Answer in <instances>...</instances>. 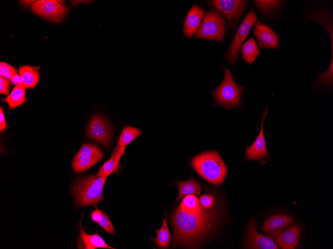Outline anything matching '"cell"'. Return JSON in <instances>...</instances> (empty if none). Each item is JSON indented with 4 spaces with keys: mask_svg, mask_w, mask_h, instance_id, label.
I'll list each match as a JSON object with an SVG mask.
<instances>
[{
    "mask_svg": "<svg viewBox=\"0 0 333 249\" xmlns=\"http://www.w3.org/2000/svg\"><path fill=\"white\" fill-rule=\"evenodd\" d=\"M209 209L192 214L176 209L172 218L173 246L194 245L208 233L216 221V212Z\"/></svg>",
    "mask_w": 333,
    "mask_h": 249,
    "instance_id": "6da1fadb",
    "label": "cell"
},
{
    "mask_svg": "<svg viewBox=\"0 0 333 249\" xmlns=\"http://www.w3.org/2000/svg\"><path fill=\"white\" fill-rule=\"evenodd\" d=\"M191 165L201 177L214 185L222 184L227 174V167L216 151H208L194 156Z\"/></svg>",
    "mask_w": 333,
    "mask_h": 249,
    "instance_id": "7a4b0ae2",
    "label": "cell"
},
{
    "mask_svg": "<svg viewBox=\"0 0 333 249\" xmlns=\"http://www.w3.org/2000/svg\"><path fill=\"white\" fill-rule=\"evenodd\" d=\"M108 177L92 175L76 180L72 187L76 205L79 207L95 205L103 200V189Z\"/></svg>",
    "mask_w": 333,
    "mask_h": 249,
    "instance_id": "3957f363",
    "label": "cell"
},
{
    "mask_svg": "<svg viewBox=\"0 0 333 249\" xmlns=\"http://www.w3.org/2000/svg\"><path fill=\"white\" fill-rule=\"evenodd\" d=\"M224 77L220 84L213 91L215 104L226 109L241 106V98L244 91L243 86L237 84L228 69L223 68Z\"/></svg>",
    "mask_w": 333,
    "mask_h": 249,
    "instance_id": "277c9868",
    "label": "cell"
},
{
    "mask_svg": "<svg viewBox=\"0 0 333 249\" xmlns=\"http://www.w3.org/2000/svg\"><path fill=\"white\" fill-rule=\"evenodd\" d=\"M227 30L226 22L217 11H208L195 34V38L222 42Z\"/></svg>",
    "mask_w": 333,
    "mask_h": 249,
    "instance_id": "5b68a950",
    "label": "cell"
},
{
    "mask_svg": "<svg viewBox=\"0 0 333 249\" xmlns=\"http://www.w3.org/2000/svg\"><path fill=\"white\" fill-rule=\"evenodd\" d=\"M257 20L256 12L252 9L240 25L225 55L226 60L231 65H233L236 61L242 43Z\"/></svg>",
    "mask_w": 333,
    "mask_h": 249,
    "instance_id": "8992f818",
    "label": "cell"
},
{
    "mask_svg": "<svg viewBox=\"0 0 333 249\" xmlns=\"http://www.w3.org/2000/svg\"><path fill=\"white\" fill-rule=\"evenodd\" d=\"M103 158L102 151L96 146L84 144L75 156L72 167L75 173H81L90 168Z\"/></svg>",
    "mask_w": 333,
    "mask_h": 249,
    "instance_id": "52a82bcc",
    "label": "cell"
},
{
    "mask_svg": "<svg viewBox=\"0 0 333 249\" xmlns=\"http://www.w3.org/2000/svg\"><path fill=\"white\" fill-rule=\"evenodd\" d=\"M247 1L241 0H215L211 1L210 3L226 17L231 30L235 27L243 14Z\"/></svg>",
    "mask_w": 333,
    "mask_h": 249,
    "instance_id": "ba28073f",
    "label": "cell"
},
{
    "mask_svg": "<svg viewBox=\"0 0 333 249\" xmlns=\"http://www.w3.org/2000/svg\"><path fill=\"white\" fill-rule=\"evenodd\" d=\"M31 9L35 13L56 22H60L68 11V8L55 0L36 1Z\"/></svg>",
    "mask_w": 333,
    "mask_h": 249,
    "instance_id": "9c48e42d",
    "label": "cell"
},
{
    "mask_svg": "<svg viewBox=\"0 0 333 249\" xmlns=\"http://www.w3.org/2000/svg\"><path fill=\"white\" fill-rule=\"evenodd\" d=\"M112 134L110 125L102 116L96 114L92 117L87 129L88 138L107 148L110 144Z\"/></svg>",
    "mask_w": 333,
    "mask_h": 249,
    "instance_id": "30bf717a",
    "label": "cell"
},
{
    "mask_svg": "<svg viewBox=\"0 0 333 249\" xmlns=\"http://www.w3.org/2000/svg\"><path fill=\"white\" fill-rule=\"evenodd\" d=\"M256 225L255 220H252L249 225L246 247L257 249H279V247L271 237L257 232Z\"/></svg>",
    "mask_w": 333,
    "mask_h": 249,
    "instance_id": "8fae6325",
    "label": "cell"
},
{
    "mask_svg": "<svg viewBox=\"0 0 333 249\" xmlns=\"http://www.w3.org/2000/svg\"><path fill=\"white\" fill-rule=\"evenodd\" d=\"M253 34L257 38L259 46L261 49H278L279 39L276 33L268 25L257 21L254 24Z\"/></svg>",
    "mask_w": 333,
    "mask_h": 249,
    "instance_id": "7c38bea8",
    "label": "cell"
},
{
    "mask_svg": "<svg viewBox=\"0 0 333 249\" xmlns=\"http://www.w3.org/2000/svg\"><path fill=\"white\" fill-rule=\"evenodd\" d=\"M268 111V109L266 108L264 112L262 119L261 130L259 135L253 144L246 148V159L248 161L263 159L267 156L268 153L263 133L264 122Z\"/></svg>",
    "mask_w": 333,
    "mask_h": 249,
    "instance_id": "4fadbf2b",
    "label": "cell"
},
{
    "mask_svg": "<svg viewBox=\"0 0 333 249\" xmlns=\"http://www.w3.org/2000/svg\"><path fill=\"white\" fill-rule=\"evenodd\" d=\"M293 222L291 216L278 214L270 217L263 224L262 230L268 236L275 237L289 227Z\"/></svg>",
    "mask_w": 333,
    "mask_h": 249,
    "instance_id": "5bb4252c",
    "label": "cell"
},
{
    "mask_svg": "<svg viewBox=\"0 0 333 249\" xmlns=\"http://www.w3.org/2000/svg\"><path fill=\"white\" fill-rule=\"evenodd\" d=\"M204 15L203 9L197 5H193L185 19L183 24L184 35L188 38L196 34L199 29Z\"/></svg>",
    "mask_w": 333,
    "mask_h": 249,
    "instance_id": "9a60e30c",
    "label": "cell"
},
{
    "mask_svg": "<svg viewBox=\"0 0 333 249\" xmlns=\"http://www.w3.org/2000/svg\"><path fill=\"white\" fill-rule=\"evenodd\" d=\"M300 237V228L294 225L276 236L275 242L283 249H294L298 245Z\"/></svg>",
    "mask_w": 333,
    "mask_h": 249,
    "instance_id": "2e32d148",
    "label": "cell"
},
{
    "mask_svg": "<svg viewBox=\"0 0 333 249\" xmlns=\"http://www.w3.org/2000/svg\"><path fill=\"white\" fill-rule=\"evenodd\" d=\"M77 247L78 249H115L109 246L97 233L88 235L83 228L80 229V236L78 240Z\"/></svg>",
    "mask_w": 333,
    "mask_h": 249,
    "instance_id": "e0dca14e",
    "label": "cell"
},
{
    "mask_svg": "<svg viewBox=\"0 0 333 249\" xmlns=\"http://www.w3.org/2000/svg\"><path fill=\"white\" fill-rule=\"evenodd\" d=\"M22 83L25 88H32L37 84L39 80V72L34 67L29 65L21 66L19 69Z\"/></svg>",
    "mask_w": 333,
    "mask_h": 249,
    "instance_id": "ac0fdd59",
    "label": "cell"
},
{
    "mask_svg": "<svg viewBox=\"0 0 333 249\" xmlns=\"http://www.w3.org/2000/svg\"><path fill=\"white\" fill-rule=\"evenodd\" d=\"M25 99V87L20 83L15 85L11 93L2 100L8 104L9 109H13L22 104Z\"/></svg>",
    "mask_w": 333,
    "mask_h": 249,
    "instance_id": "d6986e66",
    "label": "cell"
},
{
    "mask_svg": "<svg viewBox=\"0 0 333 249\" xmlns=\"http://www.w3.org/2000/svg\"><path fill=\"white\" fill-rule=\"evenodd\" d=\"M179 191L176 201L188 194L199 196L201 188L199 183L192 177L186 181L179 180L176 183Z\"/></svg>",
    "mask_w": 333,
    "mask_h": 249,
    "instance_id": "ffe728a7",
    "label": "cell"
},
{
    "mask_svg": "<svg viewBox=\"0 0 333 249\" xmlns=\"http://www.w3.org/2000/svg\"><path fill=\"white\" fill-rule=\"evenodd\" d=\"M240 49L243 59L249 65L253 63L260 54L257 43L253 37L245 42Z\"/></svg>",
    "mask_w": 333,
    "mask_h": 249,
    "instance_id": "44dd1931",
    "label": "cell"
},
{
    "mask_svg": "<svg viewBox=\"0 0 333 249\" xmlns=\"http://www.w3.org/2000/svg\"><path fill=\"white\" fill-rule=\"evenodd\" d=\"M142 134V131L139 128L130 126L128 125H125L122 130L117 143V150L123 147H126Z\"/></svg>",
    "mask_w": 333,
    "mask_h": 249,
    "instance_id": "7402d4cb",
    "label": "cell"
},
{
    "mask_svg": "<svg viewBox=\"0 0 333 249\" xmlns=\"http://www.w3.org/2000/svg\"><path fill=\"white\" fill-rule=\"evenodd\" d=\"M117 147L115 148L110 158L100 168L96 176L97 177L109 176L113 173H116L121 165L120 160L116 158Z\"/></svg>",
    "mask_w": 333,
    "mask_h": 249,
    "instance_id": "603a6c76",
    "label": "cell"
},
{
    "mask_svg": "<svg viewBox=\"0 0 333 249\" xmlns=\"http://www.w3.org/2000/svg\"><path fill=\"white\" fill-rule=\"evenodd\" d=\"M181 210L192 214H197L204 210L200 205L198 199L194 194H188L184 197L178 207Z\"/></svg>",
    "mask_w": 333,
    "mask_h": 249,
    "instance_id": "cb8c5ba5",
    "label": "cell"
},
{
    "mask_svg": "<svg viewBox=\"0 0 333 249\" xmlns=\"http://www.w3.org/2000/svg\"><path fill=\"white\" fill-rule=\"evenodd\" d=\"M90 218L92 220L98 223L103 229L111 235H114L115 230L113 225L107 215L103 211L98 209L93 210L90 214Z\"/></svg>",
    "mask_w": 333,
    "mask_h": 249,
    "instance_id": "d4e9b609",
    "label": "cell"
},
{
    "mask_svg": "<svg viewBox=\"0 0 333 249\" xmlns=\"http://www.w3.org/2000/svg\"><path fill=\"white\" fill-rule=\"evenodd\" d=\"M157 236L154 241L161 249H167L171 240V235L166 223V218L163 219V224L160 229L156 230Z\"/></svg>",
    "mask_w": 333,
    "mask_h": 249,
    "instance_id": "484cf974",
    "label": "cell"
},
{
    "mask_svg": "<svg viewBox=\"0 0 333 249\" xmlns=\"http://www.w3.org/2000/svg\"><path fill=\"white\" fill-rule=\"evenodd\" d=\"M257 7L262 13H268L274 10L282 3V0H254Z\"/></svg>",
    "mask_w": 333,
    "mask_h": 249,
    "instance_id": "4316f807",
    "label": "cell"
},
{
    "mask_svg": "<svg viewBox=\"0 0 333 249\" xmlns=\"http://www.w3.org/2000/svg\"><path fill=\"white\" fill-rule=\"evenodd\" d=\"M16 73H17V71L13 66L6 63L0 62V77L6 79L10 80L13 76Z\"/></svg>",
    "mask_w": 333,
    "mask_h": 249,
    "instance_id": "83f0119b",
    "label": "cell"
},
{
    "mask_svg": "<svg viewBox=\"0 0 333 249\" xmlns=\"http://www.w3.org/2000/svg\"><path fill=\"white\" fill-rule=\"evenodd\" d=\"M199 204L204 209H210L214 204V198L209 194H204L199 197Z\"/></svg>",
    "mask_w": 333,
    "mask_h": 249,
    "instance_id": "f1b7e54d",
    "label": "cell"
},
{
    "mask_svg": "<svg viewBox=\"0 0 333 249\" xmlns=\"http://www.w3.org/2000/svg\"><path fill=\"white\" fill-rule=\"evenodd\" d=\"M10 89V82L6 79L0 77V93L7 95Z\"/></svg>",
    "mask_w": 333,
    "mask_h": 249,
    "instance_id": "f546056e",
    "label": "cell"
},
{
    "mask_svg": "<svg viewBox=\"0 0 333 249\" xmlns=\"http://www.w3.org/2000/svg\"><path fill=\"white\" fill-rule=\"evenodd\" d=\"M8 127V124L5 121L3 113V109L2 106L0 108V131H4Z\"/></svg>",
    "mask_w": 333,
    "mask_h": 249,
    "instance_id": "4dcf8cb0",
    "label": "cell"
},
{
    "mask_svg": "<svg viewBox=\"0 0 333 249\" xmlns=\"http://www.w3.org/2000/svg\"><path fill=\"white\" fill-rule=\"evenodd\" d=\"M10 80L11 84L14 85L22 83L21 77L17 73L15 74Z\"/></svg>",
    "mask_w": 333,
    "mask_h": 249,
    "instance_id": "1f68e13d",
    "label": "cell"
},
{
    "mask_svg": "<svg viewBox=\"0 0 333 249\" xmlns=\"http://www.w3.org/2000/svg\"><path fill=\"white\" fill-rule=\"evenodd\" d=\"M20 2L22 3L23 5L25 6H31L36 1L35 0H20Z\"/></svg>",
    "mask_w": 333,
    "mask_h": 249,
    "instance_id": "d6a6232c",
    "label": "cell"
}]
</instances>
